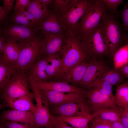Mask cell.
I'll return each mask as SVG.
<instances>
[{"mask_svg":"<svg viewBox=\"0 0 128 128\" xmlns=\"http://www.w3.org/2000/svg\"><path fill=\"white\" fill-rule=\"evenodd\" d=\"M19 54L15 66L17 71L26 73L29 67L39 58L44 55L42 36L37 34L17 42Z\"/></svg>","mask_w":128,"mask_h":128,"instance_id":"1","label":"cell"},{"mask_svg":"<svg viewBox=\"0 0 128 128\" xmlns=\"http://www.w3.org/2000/svg\"><path fill=\"white\" fill-rule=\"evenodd\" d=\"M66 45L62 57L61 69L57 78L61 79L71 68L85 60L90 59L78 36L74 32L66 33Z\"/></svg>","mask_w":128,"mask_h":128,"instance_id":"2","label":"cell"},{"mask_svg":"<svg viewBox=\"0 0 128 128\" xmlns=\"http://www.w3.org/2000/svg\"><path fill=\"white\" fill-rule=\"evenodd\" d=\"M100 24L104 40L109 49V55L113 57L123 41L128 43V36L123 33L121 24L113 14L107 13L101 19Z\"/></svg>","mask_w":128,"mask_h":128,"instance_id":"3","label":"cell"},{"mask_svg":"<svg viewBox=\"0 0 128 128\" xmlns=\"http://www.w3.org/2000/svg\"><path fill=\"white\" fill-rule=\"evenodd\" d=\"M106 13V9L101 0H92L77 25L75 32L78 37L97 27Z\"/></svg>","mask_w":128,"mask_h":128,"instance_id":"4","label":"cell"},{"mask_svg":"<svg viewBox=\"0 0 128 128\" xmlns=\"http://www.w3.org/2000/svg\"><path fill=\"white\" fill-rule=\"evenodd\" d=\"M92 0H71L67 9L56 15L67 32H75Z\"/></svg>","mask_w":128,"mask_h":128,"instance_id":"5","label":"cell"},{"mask_svg":"<svg viewBox=\"0 0 128 128\" xmlns=\"http://www.w3.org/2000/svg\"><path fill=\"white\" fill-rule=\"evenodd\" d=\"M79 39L91 59H97L109 55V49L104 40L100 23L97 27Z\"/></svg>","mask_w":128,"mask_h":128,"instance_id":"6","label":"cell"},{"mask_svg":"<svg viewBox=\"0 0 128 128\" xmlns=\"http://www.w3.org/2000/svg\"><path fill=\"white\" fill-rule=\"evenodd\" d=\"M27 79L33 91L34 99L36 102L35 106L36 110L34 113V128L46 127L53 125L54 116L50 113L48 102L32 79L28 77Z\"/></svg>","mask_w":128,"mask_h":128,"instance_id":"7","label":"cell"},{"mask_svg":"<svg viewBox=\"0 0 128 128\" xmlns=\"http://www.w3.org/2000/svg\"><path fill=\"white\" fill-rule=\"evenodd\" d=\"M26 73L16 70L2 90L1 99L4 101L26 96H34L29 90Z\"/></svg>","mask_w":128,"mask_h":128,"instance_id":"8","label":"cell"},{"mask_svg":"<svg viewBox=\"0 0 128 128\" xmlns=\"http://www.w3.org/2000/svg\"><path fill=\"white\" fill-rule=\"evenodd\" d=\"M84 94L90 109L93 113L106 108L119 109L120 107L117 106L116 104L114 97L103 94L93 88L85 90Z\"/></svg>","mask_w":128,"mask_h":128,"instance_id":"9","label":"cell"},{"mask_svg":"<svg viewBox=\"0 0 128 128\" xmlns=\"http://www.w3.org/2000/svg\"><path fill=\"white\" fill-rule=\"evenodd\" d=\"M39 90L49 105H60L71 102H87L85 94L82 93L71 92L66 94L47 90Z\"/></svg>","mask_w":128,"mask_h":128,"instance_id":"10","label":"cell"},{"mask_svg":"<svg viewBox=\"0 0 128 128\" xmlns=\"http://www.w3.org/2000/svg\"><path fill=\"white\" fill-rule=\"evenodd\" d=\"M66 34H52L42 36L45 57L57 55L62 58L66 45Z\"/></svg>","mask_w":128,"mask_h":128,"instance_id":"11","label":"cell"},{"mask_svg":"<svg viewBox=\"0 0 128 128\" xmlns=\"http://www.w3.org/2000/svg\"><path fill=\"white\" fill-rule=\"evenodd\" d=\"M3 36L6 38L17 42L30 38L40 31L38 27L32 28L24 25L14 23H6L3 27Z\"/></svg>","mask_w":128,"mask_h":128,"instance_id":"12","label":"cell"},{"mask_svg":"<svg viewBox=\"0 0 128 128\" xmlns=\"http://www.w3.org/2000/svg\"><path fill=\"white\" fill-rule=\"evenodd\" d=\"M108 70L103 63L97 59H91L79 84L88 89L91 88L92 83L99 79L101 75Z\"/></svg>","mask_w":128,"mask_h":128,"instance_id":"13","label":"cell"},{"mask_svg":"<svg viewBox=\"0 0 128 128\" xmlns=\"http://www.w3.org/2000/svg\"><path fill=\"white\" fill-rule=\"evenodd\" d=\"M91 110L87 102L77 103L71 102L55 105L54 112L58 116L72 117L91 114Z\"/></svg>","mask_w":128,"mask_h":128,"instance_id":"14","label":"cell"},{"mask_svg":"<svg viewBox=\"0 0 128 128\" xmlns=\"http://www.w3.org/2000/svg\"><path fill=\"white\" fill-rule=\"evenodd\" d=\"M38 27L42 36L52 34H66L67 32L57 16L50 11L48 16L40 23Z\"/></svg>","mask_w":128,"mask_h":128,"instance_id":"15","label":"cell"},{"mask_svg":"<svg viewBox=\"0 0 128 128\" xmlns=\"http://www.w3.org/2000/svg\"><path fill=\"white\" fill-rule=\"evenodd\" d=\"M37 88L39 90H47L62 92H74L84 94L85 90L73 85L63 82L45 81L34 82Z\"/></svg>","mask_w":128,"mask_h":128,"instance_id":"16","label":"cell"},{"mask_svg":"<svg viewBox=\"0 0 128 128\" xmlns=\"http://www.w3.org/2000/svg\"><path fill=\"white\" fill-rule=\"evenodd\" d=\"M47 62L44 55L39 58L28 69L26 76L35 82L46 81L49 79L46 72Z\"/></svg>","mask_w":128,"mask_h":128,"instance_id":"17","label":"cell"},{"mask_svg":"<svg viewBox=\"0 0 128 128\" xmlns=\"http://www.w3.org/2000/svg\"><path fill=\"white\" fill-rule=\"evenodd\" d=\"M34 113L31 111H24L10 109L4 111L0 118L1 120L28 124L34 127Z\"/></svg>","mask_w":128,"mask_h":128,"instance_id":"18","label":"cell"},{"mask_svg":"<svg viewBox=\"0 0 128 128\" xmlns=\"http://www.w3.org/2000/svg\"><path fill=\"white\" fill-rule=\"evenodd\" d=\"M11 23L22 25L34 28L38 27L40 22L32 15L25 8L14 11L9 17L8 21Z\"/></svg>","mask_w":128,"mask_h":128,"instance_id":"19","label":"cell"},{"mask_svg":"<svg viewBox=\"0 0 128 128\" xmlns=\"http://www.w3.org/2000/svg\"><path fill=\"white\" fill-rule=\"evenodd\" d=\"M88 60L82 61L70 68L64 75L62 82L79 84L88 64Z\"/></svg>","mask_w":128,"mask_h":128,"instance_id":"20","label":"cell"},{"mask_svg":"<svg viewBox=\"0 0 128 128\" xmlns=\"http://www.w3.org/2000/svg\"><path fill=\"white\" fill-rule=\"evenodd\" d=\"M34 99V96H26L5 101L7 106L12 109L22 111H31L35 113L36 108L33 103Z\"/></svg>","mask_w":128,"mask_h":128,"instance_id":"21","label":"cell"},{"mask_svg":"<svg viewBox=\"0 0 128 128\" xmlns=\"http://www.w3.org/2000/svg\"><path fill=\"white\" fill-rule=\"evenodd\" d=\"M16 71L15 66L8 62L3 54L0 55V91L6 86Z\"/></svg>","mask_w":128,"mask_h":128,"instance_id":"22","label":"cell"},{"mask_svg":"<svg viewBox=\"0 0 128 128\" xmlns=\"http://www.w3.org/2000/svg\"><path fill=\"white\" fill-rule=\"evenodd\" d=\"M97 115L96 113L93 114L72 117L58 116L56 117L74 128H89V122Z\"/></svg>","mask_w":128,"mask_h":128,"instance_id":"23","label":"cell"},{"mask_svg":"<svg viewBox=\"0 0 128 128\" xmlns=\"http://www.w3.org/2000/svg\"><path fill=\"white\" fill-rule=\"evenodd\" d=\"M27 8V10L36 18L40 23L48 16L50 12L49 7L42 4L40 0H31Z\"/></svg>","mask_w":128,"mask_h":128,"instance_id":"24","label":"cell"},{"mask_svg":"<svg viewBox=\"0 0 128 128\" xmlns=\"http://www.w3.org/2000/svg\"><path fill=\"white\" fill-rule=\"evenodd\" d=\"M19 52L17 42L6 38L3 55L5 59L12 65L15 66Z\"/></svg>","mask_w":128,"mask_h":128,"instance_id":"25","label":"cell"},{"mask_svg":"<svg viewBox=\"0 0 128 128\" xmlns=\"http://www.w3.org/2000/svg\"><path fill=\"white\" fill-rule=\"evenodd\" d=\"M45 57L47 62L46 72L49 79H57L61 67L62 58L57 55Z\"/></svg>","mask_w":128,"mask_h":128,"instance_id":"26","label":"cell"},{"mask_svg":"<svg viewBox=\"0 0 128 128\" xmlns=\"http://www.w3.org/2000/svg\"><path fill=\"white\" fill-rule=\"evenodd\" d=\"M114 96L115 103L118 107L128 109V82L125 81L117 86Z\"/></svg>","mask_w":128,"mask_h":128,"instance_id":"27","label":"cell"},{"mask_svg":"<svg viewBox=\"0 0 128 128\" xmlns=\"http://www.w3.org/2000/svg\"><path fill=\"white\" fill-rule=\"evenodd\" d=\"M123 108L120 107L119 109L111 108L101 109L96 112L97 114L96 117L102 120L121 122L120 115Z\"/></svg>","mask_w":128,"mask_h":128,"instance_id":"28","label":"cell"},{"mask_svg":"<svg viewBox=\"0 0 128 128\" xmlns=\"http://www.w3.org/2000/svg\"><path fill=\"white\" fill-rule=\"evenodd\" d=\"M125 77L120 73L117 69L109 70L104 72L101 75L100 79L107 82L112 85L116 86L123 82Z\"/></svg>","mask_w":128,"mask_h":128,"instance_id":"29","label":"cell"},{"mask_svg":"<svg viewBox=\"0 0 128 128\" xmlns=\"http://www.w3.org/2000/svg\"><path fill=\"white\" fill-rule=\"evenodd\" d=\"M113 57L114 69H117L128 63V43L120 47L115 52Z\"/></svg>","mask_w":128,"mask_h":128,"instance_id":"30","label":"cell"},{"mask_svg":"<svg viewBox=\"0 0 128 128\" xmlns=\"http://www.w3.org/2000/svg\"><path fill=\"white\" fill-rule=\"evenodd\" d=\"M113 86L109 83L99 79L92 83L91 88H95L103 94L114 97L113 93Z\"/></svg>","mask_w":128,"mask_h":128,"instance_id":"31","label":"cell"},{"mask_svg":"<svg viewBox=\"0 0 128 128\" xmlns=\"http://www.w3.org/2000/svg\"><path fill=\"white\" fill-rule=\"evenodd\" d=\"M71 0H53L49 8L50 11L56 15L59 14L67 8Z\"/></svg>","mask_w":128,"mask_h":128,"instance_id":"32","label":"cell"},{"mask_svg":"<svg viewBox=\"0 0 128 128\" xmlns=\"http://www.w3.org/2000/svg\"><path fill=\"white\" fill-rule=\"evenodd\" d=\"M107 10H108L110 13L115 16L118 14L116 11L117 8L120 5L122 4L123 0H101Z\"/></svg>","mask_w":128,"mask_h":128,"instance_id":"33","label":"cell"},{"mask_svg":"<svg viewBox=\"0 0 128 128\" xmlns=\"http://www.w3.org/2000/svg\"><path fill=\"white\" fill-rule=\"evenodd\" d=\"M2 123L6 128H34L27 123L21 124L18 123L1 120Z\"/></svg>","mask_w":128,"mask_h":128,"instance_id":"34","label":"cell"},{"mask_svg":"<svg viewBox=\"0 0 128 128\" xmlns=\"http://www.w3.org/2000/svg\"><path fill=\"white\" fill-rule=\"evenodd\" d=\"M120 17L123 28L127 32L128 30V3L124 5L120 13Z\"/></svg>","mask_w":128,"mask_h":128,"instance_id":"35","label":"cell"},{"mask_svg":"<svg viewBox=\"0 0 128 128\" xmlns=\"http://www.w3.org/2000/svg\"><path fill=\"white\" fill-rule=\"evenodd\" d=\"M9 12L3 6L0 5V27L2 25H4L7 23Z\"/></svg>","mask_w":128,"mask_h":128,"instance_id":"36","label":"cell"},{"mask_svg":"<svg viewBox=\"0 0 128 128\" xmlns=\"http://www.w3.org/2000/svg\"><path fill=\"white\" fill-rule=\"evenodd\" d=\"M91 121V124L89 128H111L108 125L97 118H94Z\"/></svg>","mask_w":128,"mask_h":128,"instance_id":"37","label":"cell"},{"mask_svg":"<svg viewBox=\"0 0 128 128\" xmlns=\"http://www.w3.org/2000/svg\"><path fill=\"white\" fill-rule=\"evenodd\" d=\"M31 1V0H16L14 11L19 9L27 8Z\"/></svg>","mask_w":128,"mask_h":128,"instance_id":"38","label":"cell"},{"mask_svg":"<svg viewBox=\"0 0 128 128\" xmlns=\"http://www.w3.org/2000/svg\"><path fill=\"white\" fill-rule=\"evenodd\" d=\"M54 118L53 124L55 128H74L56 116H54Z\"/></svg>","mask_w":128,"mask_h":128,"instance_id":"39","label":"cell"},{"mask_svg":"<svg viewBox=\"0 0 128 128\" xmlns=\"http://www.w3.org/2000/svg\"><path fill=\"white\" fill-rule=\"evenodd\" d=\"M121 123L125 128H128V109L123 108L120 115Z\"/></svg>","mask_w":128,"mask_h":128,"instance_id":"40","label":"cell"},{"mask_svg":"<svg viewBox=\"0 0 128 128\" xmlns=\"http://www.w3.org/2000/svg\"><path fill=\"white\" fill-rule=\"evenodd\" d=\"M98 119L109 125L111 128H125L124 126L120 122L118 121H104Z\"/></svg>","mask_w":128,"mask_h":128,"instance_id":"41","label":"cell"},{"mask_svg":"<svg viewBox=\"0 0 128 128\" xmlns=\"http://www.w3.org/2000/svg\"><path fill=\"white\" fill-rule=\"evenodd\" d=\"M118 71L125 78H128V63L117 69Z\"/></svg>","mask_w":128,"mask_h":128,"instance_id":"42","label":"cell"},{"mask_svg":"<svg viewBox=\"0 0 128 128\" xmlns=\"http://www.w3.org/2000/svg\"><path fill=\"white\" fill-rule=\"evenodd\" d=\"M14 1V0H4L3 6L8 12H10L13 7Z\"/></svg>","mask_w":128,"mask_h":128,"instance_id":"43","label":"cell"},{"mask_svg":"<svg viewBox=\"0 0 128 128\" xmlns=\"http://www.w3.org/2000/svg\"><path fill=\"white\" fill-rule=\"evenodd\" d=\"M6 39V38L5 36L0 35V55L3 54Z\"/></svg>","mask_w":128,"mask_h":128,"instance_id":"44","label":"cell"},{"mask_svg":"<svg viewBox=\"0 0 128 128\" xmlns=\"http://www.w3.org/2000/svg\"><path fill=\"white\" fill-rule=\"evenodd\" d=\"M43 4L49 7L53 2V0H40Z\"/></svg>","mask_w":128,"mask_h":128,"instance_id":"45","label":"cell"},{"mask_svg":"<svg viewBox=\"0 0 128 128\" xmlns=\"http://www.w3.org/2000/svg\"><path fill=\"white\" fill-rule=\"evenodd\" d=\"M0 35L3 36V28L1 27H0Z\"/></svg>","mask_w":128,"mask_h":128,"instance_id":"46","label":"cell"},{"mask_svg":"<svg viewBox=\"0 0 128 128\" xmlns=\"http://www.w3.org/2000/svg\"><path fill=\"white\" fill-rule=\"evenodd\" d=\"M6 106H7V105H2L0 103V109H3Z\"/></svg>","mask_w":128,"mask_h":128,"instance_id":"47","label":"cell"},{"mask_svg":"<svg viewBox=\"0 0 128 128\" xmlns=\"http://www.w3.org/2000/svg\"><path fill=\"white\" fill-rule=\"evenodd\" d=\"M45 128H55V127H54V124L50 125L49 126H48L46 127H45Z\"/></svg>","mask_w":128,"mask_h":128,"instance_id":"48","label":"cell"},{"mask_svg":"<svg viewBox=\"0 0 128 128\" xmlns=\"http://www.w3.org/2000/svg\"><path fill=\"white\" fill-rule=\"evenodd\" d=\"M0 128H5V127L2 123L0 124Z\"/></svg>","mask_w":128,"mask_h":128,"instance_id":"49","label":"cell"}]
</instances>
